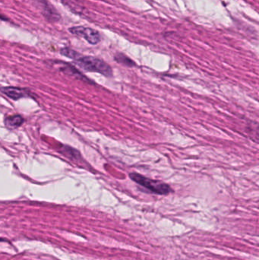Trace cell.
Segmentation results:
<instances>
[{
	"mask_svg": "<svg viewBox=\"0 0 259 260\" xmlns=\"http://www.w3.org/2000/svg\"><path fill=\"white\" fill-rule=\"evenodd\" d=\"M116 60L117 62H120V64H124V65L128 66H133L136 65L132 60L127 58L126 56L122 55V54H118L116 56Z\"/></svg>",
	"mask_w": 259,
	"mask_h": 260,
	"instance_id": "obj_6",
	"label": "cell"
},
{
	"mask_svg": "<svg viewBox=\"0 0 259 260\" xmlns=\"http://www.w3.org/2000/svg\"><path fill=\"white\" fill-rule=\"evenodd\" d=\"M23 122H24V119L19 115L8 116L6 120V124L11 128H17V127L20 126Z\"/></svg>",
	"mask_w": 259,
	"mask_h": 260,
	"instance_id": "obj_5",
	"label": "cell"
},
{
	"mask_svg": "<svg viewBox=\"0 0 259 260\" xmlns=\"http://www.w3.org/2000/svg\"><path fill=\"white\" fill-rule=\"evenodd\" d=\"M70 32L73 34L82 36L90 44H98L100 40V35L99 32H96L94 29L90 28L78 26V27L70 28Z\"/></svg>",
	"mask_w": 259,
	"mask_h": 260,
	"instance_id": "obj_3",
	"label": "cell"
},
{
	"mask_svg": "<svg viewBox=\"0 0 259 260\" xmlns=\"http://www.w3.org/2000/svg\"><path fill=\"white\" fill-rule=\"evenodd\" d=\"M130 176L133 181L137 182L146 189L148 190L153 194H158V195H166L172 192L170 186L164 182L148 179L138 174L132 173L130 174Z\"/></svg>",
	"mask_w": 259,
	"mask_h": 260,
	"instance_id": "obj_2",
	"label": "cell"
},
{
	"mask_svg": "<svg viewBox=\"0 0 259 260\" xmlns=\"http://www.w3.org/2000/svg\"><path fill=\"white\" fill-rule=\"evenodd\" d=\"M0 240H2V239H0Z\"/></svg>",
	"mask_w": 259,
	"mask_h": 260,
	"instance_id": "obj_7",
	"label": "cell"
},
{
	"mask_svg": "<svg viewBox=\"0 0 259 260\" xmlns=\"http://www.w3.org/2000/svg\"><path fill=\"white\" fill-rule=\"evenodd\" d=\"M74 60L80 68L86 71L100 73L108 77L112 75L111 67L102 60L92 58V56H82L78 54Z\"/></svg>",
	"mask_w": 259,
	"mask_h": 260,
	"instance_id": "obj_1",
	"label": "cell"
},
{
	"mask_svg": "<svg viewBox=\"0 0 259 260\" xmlns=\"http://www.w3.org/2000/svg\"><path fill=\"white\" fill-rule=\"evenodd\" d=\"M2 92H4L6 96H8L10 98L13 100H18L22 98L28 97V92L24 89L19 88L8 87L2 88Z\"/></svg>",
	"mask_w": 259,
	"mask_h": 260,
	"instance_id": "obj_4",
	"label": "cell"
}]
</instances>
